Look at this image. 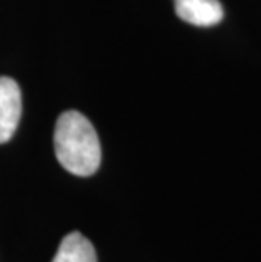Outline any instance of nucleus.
I'll list each match as a JSON object with an SVG mask.
<instances>
[{"label": "nucleus", "instance_id": "f257e3e1", "mask_svg": "<svg viewBox=\"0 0 261 262\" xmlns=\"http://www.w3.org/2000/svg\"><path fill=\"white\" fill-rule=\"evenodd\" d=\"M54 152L63 168L75 176H92L102 159L101 141L85 115L68 110L54 127Z\"/></svg>", "mask_w": 261, "mask_h": 262}, {"label": "nucleus", "instance_id": "f03ea898", "mask_svg": "<svg viewBox=\"0 0 261 262\" xmlns=\"http://www.w3.org/2000/svg\"><path fill=\"white\" fill-rule=\"evenodd\" d=\"M22 114L21 88L12 78L0 76V144L14 136Z\"/></svg>", "mask_w": 261, "mask_h": 262}, {"label": "nucleus", "instance_id": "7ed1b4c3", "mask_svg": "<svg viewBox=\"0 0 261 262\" xmlns=\"http://www.w3.org/2000/svg\"><path fill=\"white\" fill-rule=\"evenodd\" d=\"M175 12L182 20L200 27L215 26L224 17L219 0H175Z\"/></svg>", "mask_w": 261, "mask_h": 262}, {"label": "nucleus", "instance_id": "20e7f679", "mask_svg": "<svg viewBox=\"0 0 261 262\" xmlns=\"http://www.w3.org/2000/svg\"><path fill=\"white\" fill-rule=\"evenodd\" d=\"M53 262H97V254L87 237L71 232L61 241Z\"/></svg>", "mask_w": 261, "mask_h": 262}]
</instances>
